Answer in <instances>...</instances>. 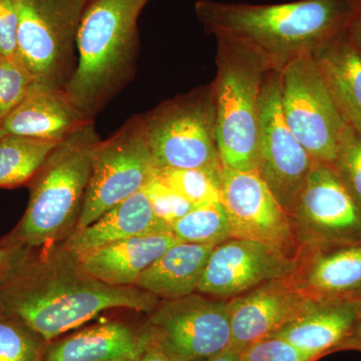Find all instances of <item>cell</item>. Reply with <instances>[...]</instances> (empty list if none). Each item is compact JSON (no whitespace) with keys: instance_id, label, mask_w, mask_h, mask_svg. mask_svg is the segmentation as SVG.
Returning a JSON list of instances; mask_svg holds the SVG:
<instances>
[{"instance_id":"1","label":"cell","mask_w":361,"mask_h":361,"mask_svg":"<svg viewBox=\"0 0 361 361\" xmlns=\"http://www.w3.org/2000/svg\"><path fill=\"white\" fill-rule=\"evenodd\" d=\"M160 299L137 286H111L85 272L63 244L32 255L0 286V310L51 342L104 311L149 313Z\"/></svg>"},{"instance_id":"31","label":"cell","mask_w":361,"mask_h":361,"mask_svg":"<svg viewBox=\"0 0 361 361\" xmlns=\"http://www.w3.org/2000/svg\"><path fill=\"white\" fill-rule=\"evenodd\" d=\"M284 339L271 336L247 346L240 353L239 361H314Z\"/></svg>"},{"instance_id":"24","label":"cell","mask_w":361,"mask_h":361,"mask_svg":"<svg viewBox=\"0 0 361 361\" xmlns=\"http://www.w3.org/2000/svg\"><path fill=\"white\" fill-rule=\"evenodd\" d=\"M59 142L6 135L0 140V188L27 184Z\"/></svg>"},{"instance_id":"3","label":"cell","mask_w":361,"mask_h":361,"mask_svg":"<svg viewBox=\"0 0 361 361\" xmlns=\"http://www.w3.org/2000/svg\"><path fill=\"white\" fill-rule=\"evenodd\" d=\"M149 0H87L77 39L78 65L65 92L87 118L134 78L137 20Z\"/></svg>"},{"instance_id":"19","label":"cell","mask_w":361,"mask_h":361,"mask_svg":"<svg viewBox=\"0 0 361 361\" xmlns=\"http://www.w3.org/2000/svg\"><path fill=\"white\" fill-rule=\"evenodd\" d=\"M164 233H172V228L156 215L142 190L116 204L92 224L73 232L61 244L78 257L122 240Z\"/></svg>"},{"instance_id":"6","label":"cell","mask_w":361,"mask_h":361,"mask_svg":"<svg viewBox=\"0 0 361 361\" xmlns=\"http://www.w3.org/2000/svg\"><path fill=\"white\" fill-rule=\"evenodd\" d=\"M142 116L157 170L197 169L220 177L211 85L164 102Z\"/></svg>"},{"instance_id":"36","label":"cell","mask_w":361,"mask_h":361,"mask_svg":"<svg viewBox=\"0 0 361 361\" xmlns=\"http://www.w3.org/2000/svg\"><path fill=\"white\" fill-rule=\"evenodd\" d=\"M240 351L237 349L230 348L218 353V355L211 356V357L205 358L199 361H239Z\"/></svg>"},{"instance_id":"7","label":"cell","mask_w":361,"mask_h":361,"mask_svg":"<svg viewBox=\"0 0 361 361\" xmlns=\"http://www.w3.org/2000/svg\"><path fill=\"white\" fill-rule=\"evenodd\" d=\"M87 0H20L16 58L35 84L65 90L78 65Z\"/></svg>"},{"instance_id":"35","label":"cell","mask_w":361,"mask_h":361,"mask_svg":"<svg viewBox=\"0 0 361 361\" xmlns=\"http://www.w3.org/2000/svg\"><path fill=\"white\" fill-rule=\"evenodd\" d=\"M337 349H357L361 350V296L360 298V310L355 325L350 334L341 342Z\"/></svg>"},{"instance_id":"12","label":"cell","mask_w":361,"mask_h":361,"mask_svg":"<svg viewBox=\"0 0 361 361\" xmlns=\"http://www.w3.org/2000/svg\"><path fill=\"white\" fill-rule=\"evenodd\" d=\"M313 163L285 121L279 71H270L259 104L257 171L289 216L295 208Z\"/></svg>"},{"instance_id":"16","label":"cell","mask_w":361,"mask_h":361,"mask_svg":"<svg viewBox=\"0 0 361 361\" xmlns=\"http://www.w3.org/2000/svg\"><path fill=\"white\" fill-rule=\"evenodd\" d=\"M94 122L75 106L65 90L35 84L30 94L1 120L6 135L61 142L85 123Z\"/></svg>"},{"instance_id":"10","label":"cell","mask_w":361,"mask_h":361,"mask_svg":"<svg viewBox=\"0 0 361 361\" xmlns=\"http://www.w3.org/2000/svg\"><path fill=\"white\" fill-rule=\"evenodd\" d=\"M149 345L171 361H199L232 346L229 304L190 294L164 300L144 323Z\"/></svg>"},{"instance_id":"23","label":"cell","mask_w":361,"mask_h":361,"mask_svg":"<svg viewBox=\"0 0 361 361\" xmlns=\"http://www.w3.org/2000/svg\"><path fill=\"white\" fill-rule=\"evenodd\" d=\"M313 56L344 120L361 130V49L343 33Z\"/></svg>"},{"instance_id":"37","label":"cell","mask_w":361,"mask_h":361,"mask_svg":"<svg viewBox=\"0 0 361 361\" xmlns=\"http://www.w3.org/2000/svg\"><path fill=\"white\" fill-rule=\"evenodd\" d=\"M137 361H171L167 356L161 353L159 349L154 346L149 345V348L145 350L141 357Z\"/></svg>"},{"instance_id":"22","label":"cell","mask_w":361,"mask_h":361,"mask_svg":"<svg viewBox=\"0 0 361 361\" xmlns=\"http://www.w3.org/2000/svg\"><path fill=\"white\" fill-rule=\"evenodd\" d=\"M214 247L178 242L142 273L135 286L163 300L193 294Z\"/></svg>"},{"instance_id":"15","label":"cell","mask_w":361,"mask_h":361,"mask_svg":"<svg viewBox=\"0 0 361 361\" xmlns=\"http://www.w3.org/2000/svg\"><path fill=\"white\" fill-rule=\"evenodd\" d=\"M317 303L294 284L291 276L230 299L231 348L241 353L254 342L274 336Z\"/></svg>"},{"instance_id":"32","label":"cell","mask_w":361,"mask_h":361,"mask_svg":"<svg viewBox=\"0 0 361 361\" xmlns=\"http://www.w3.org/2000/svg\"><path fill=\"white\" fill-rule=\"evenodd\" d=\"M20 25V0H0V56L16 58Z\"/></svg>"},{"instance_id":"14","label":"cell","mask_w":361,"mask_h":361,"mask_svg":"<svg viewBox=\"0 0 361 361\" xmlns=\"http://www.w3.org/2000/svg\"><path fill=\"white\" fill-rule=\"evenodd\" d=\"M298 261L277 247L231 238L214 247L197 291L233 298L261 285L292 276Z\"/></svg>"},{"instance_id":"34","label":"cell","mask_w":361,"mask_h":361,"mask_svg":"<svg viewBox=\"0 0 361 361\" xmlns=\"http://www.w3.org/2000/svg\"><path fill=\"white\" fill-rule=\"evenodd\" d=\"M351 6L350 18L346 30L349 39L361 49V0H349Z\"/></svg>"},{"instance_id":"39","label":"cell","mask_w":361,"mask_h":361,"mask_svg":"<svg viewBox=\"0 0 361 361\" xmlns=\"http://www.w3.org/2000/svg\"><path fill=\"white\" fill-rule=\"evenodd\" d=\"M6 132H4V128H2L1 120H0V140L4 135H6Z\"/></svg>"},{"instance_id":"20","label":"cell","mask_w":361,"mask_h":361,"mask_svg":"<svg viewBox=\"0 0 361 361\" xmlns=\"http://www.w3.org/2000/svg\"><path fill=\"white\" fill-rule=\"evenodd\" d=\"M180 242L173 233L122 240L78 256L80 267L111 286H135L147 268Z\"/></svg>"},{"instance_id":"28","label":"cell","mask_w":361,"mask_h":361,"mask_svg":"<svg viewBox=\"0 0 361 361\" xmlns=\"http://www.w3.org/2000/svg\"><path fill=\"white\" fill-rule=\"evenodd\" d=\"M35 84L20 59L0 56V120L23 101Z\"/></svg>"},{"instance_id":"11","label":"cell","mask_w":361,"mask_h":361,"mask_svg":"<svg viewBox=\"0 0 361 361\" xmlns=\"http://www.w3.org/2000/svg\"><path fill=\"white\" fill-rule=\"evenodd\" d=\"M310 251L361 243V208L334 166L314 161L291 216Z\"/></svg>"},{"instance_id":"21","label":"cell","mask_w":361,"mask_h":361,"mask_svg":"<svg viewBox=\"0 0 361 361\" xmlns=\"http://www.w3.org/2000/svg\"><path fill=\"white\" fill-rule=\"evenodd\" d=\"M360 298L318 302L306 314L275 334L311 357L337 349L353 329Z\"/></svg>"},{"instance_id":"30","label":"cell","mask_w":361,"mask_h":361,"mask_svg":"<svg viewBox=\"0 0 361 361\" xmlns=\"http://www.w3.org/2000/svg\"><path fill=\"white\" fill-rule=\"evenodd\" d=\"M144 192L156 215L170 226L197 207L157 177L145 187Z\"/></svg>"},{"instance_id":"8","label":"cell","mask_w":361,"mask_h":361,"mask_svg":"<svg viewBox=\"0 0 361 361\" xmlns=\"http://www.w3.org/2000/svg\"><path fill=\"white\" fill-rule=\"evenodd\" d=\"M282 110L289 129L314 161L334 165L351 129L337 108L312 54L279 71Z\"/></svg>"},{"instance_id":"17","label":"cell","mask_w":361,"mask_h":361,"mask_svg":"<svg viewBox=\"0 0 361 361\" xmlns=\"http://www.w3.org/2000/svg\"><path fill=\"white\" fill-rule=\"evenodd\" d=\"M149 345L144 325L108 320L49 342L42 361H108L121 356L139 358Z\"/></svg>"},{"instance_id":"27","label":"cell","mask_w":361,"mask_h":361,"mask_svg":"<svg viewBox=\"0 0 361 361\" xmlns=\"http://www.w3.org/2000/svg\"><path fill=\"white\" fill-rule=\"evenodd\" d=\"M156 177L194 205L217 203L221 199L220 177L197 169L157 170Z\"/></svg>"},{"instance_id":"33","label":"cell","mask_w":361,"mask_h":361,"mask_svg":"<svg viewBox=\"0 0 361 361\" xmlns=\"http://www.w3.org/2000/svg\"><path fill=\"white\" fill-rule=\"evenodd\" d=\"M32 254L25 249L0 246V286L11 279Z\"/></svg>"},{"instance_id":"2","label":"cell","mask_w":361,"mask_h":361,"mask_svg":"<svg viewBox=\"0 0 361 361\" xmlns=\"http://www.w3.org/2000/svg\"><path fill=\"white\" fill-rule=\"evenodd\" d=\"M195 13L209 35L229 37L260 52L273 71L320 51L345 33L349 0H298L279 4L198 0Z\"/></svg>"},{"instance_id":"5","label":"cell","mask_w":361,"mask_h":361,"mask_svg":"<svg viewBox=\"0 0 361 361\" xmlns=\"http://www.w3.org/2000/svg\"><path fill=\"white\" fill-rule=\"evenodd\" d=\"M216 39L217 73L211 89L221 164L233 170H257L259 104L266 78L273 70L245 42Z\"/></svg>"},{"instance_id":"9","label":"cell","mask_w":361,"mask_h":361,"mask_svg":"<svg viewBox=\"0 0 361 361\" xmlns=\"http://www.w3.org/2000/svg\"><path fill=\"white\" fill-rule=\"evenodd\" d=\"M157 167L142 115L129 118L115 134L99 141L94 149L92 169L77 230L99 219L156 177Z\"/></svg>"},{"instance_id":"4","label":"cell","mask_w":361,"mask_h":361,"mask_svg":"<svg viewBox=\"0 0 361 361\" xmlns=\"http://www.w3.org/2000/svg\"><path fill=\"white\" fill-rule=\"evenodd\" d=\"M99 141L94 121L59 142L30 180L25 212L0 246L42 250L63 243L75 231Z\"/></svg>"},{"instance_id":"38","label":"cell","mask_w":361,"mask_h":361,"mask_svg":"<svg viewBox=\"0 0 361 361\" xmlns=\"http://www.w3.org/2000/svg\"><path fill=\"white\" fill-rule=\"evenodd\" d=\"M139 358L130 357V356H121V357L114 358V360L108 361H137Z\"/></svg>"},{"instance_id":"13","label":"cell","mask_w":361,"mask_h":361,"mask_svg":"<svg viewBox=\"0 0 361 361\" xmlns=\"http://www.w3.org/2000/svg\"><path fill=\"white\" fill-rule=\"evenodd\" d=\"M220 190L232 238L262 242L291 254L297 240L290 216L257 170L238 171L222 166Z\"/></svg>"},{"instance_id":"29","label":"cell","mask_w":361,"mask_h":361,"mask_svg":"<svg viewBox=\"0 0 361 361\" xmlns=\"http://www.w3.org/2000/svg\"><path fill=\"white\" fill-rule=\"evenodd\" d=\"M332 166L361 208V130H348Z\"/></svg>"},{"instance_id":"26","label":"cell","mask_w":361,"mask_h":361,"mask_svg":"<svg viewBox=\"0 0 361 361\" xmlns=\"http://www.w3.org/2000/svg\"><path fill=\"white\" fill-rule=\"evenodd\" d=\"M47 344L25 323L0 310V361H42Z\"/></svg>"},{"instance_id":"25","label":"cell","mask_w":361,"mask_h":361,"mask_svg":"<svg viewBox=\"0 0 361 361\" xmlns=\"http://www.w3.org/2000/svg\"><path fill=\"white\" fill-rule=\"evenodd\" d=\"M171 228L184 243L216 246L232 238L229 217L221 202L195 207Z\"/></svg>"},{"instance_id":"18","label":"cell","mask_w":361,"mask_h":361,"mask_svg":"<svg viewBox=\"0 0 361 361\" xmlns=\"http://www.w3.org/2000/svg\"><path fill=\"white\" fill-rule=\"evenodd\" d=\"M292 275L294 284L318 302L361 296V243L310 251Z\"/></svg>"}]
</instances>
